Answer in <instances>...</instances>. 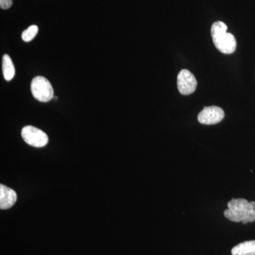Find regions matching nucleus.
<instances>
[{"mask_svg": "<svg viewBox=\"0 0 255 255\" xmlns=\"http://www.w3.org/2000/svg\"><path fill=\"white\" fill-rule=\"evenodd\" d=\"M226 219L233 222L243 224L255 221V202L245 199H233L228 203V209L224 211Z\"/></svg>", "mask_w": 255, "mask_h": 255, "instance_id": "obj_1", "label": "nucleus"}, {"mask_svg": "<svg viewBox=\"0 0 255 255\" xmlns=\"http://www.w3.org/2000/svg\"><path fill=\"white\" fill-rule=\"evenodd\" d=\"M227 26L223 21H216L211 26V36L215 46L224 54H231L236 49V40L227 32Z\"/></svg>", "mask_w": 255, "mask_h": 255, "instance_id": "obj_2", "label": "nucleus"}, {"mask_svg": "<svg viewBox=\"0 0 255 255\" xmlns=\"http://www.w3.org/2000/svg\"><path fill=\"white\" fill-rule=\"evenodd\" d=\"M31 93L36 100L41 102H48L54 97L51 84L44 77L37 76L31 84Z\"/></svg>", "mask_w": 255, "mask_h": 255, "instance_id": "obj_3", "label": "nucleus"}, {"mask_svg": "<svg viewBox=\"0 0 255 255\" xmlns=\"http://www.w3.org/2000/svg\"><path fill=\"white\" fill-rule=\"evenodd\" d=\"M21 136L26 143L36 147H43L48 142L46 132L31 126H26L21 130Z\"/></svg>", "mask_w": 255, "mask_h": 255, "instance_id": "obj_4", "label": "nucleus"}, {"mask_svg": "<svg viewBox=\"0 0 255 255\" xmlns=\"http://www.w3.org/2000/svg\"><path fill=\"white\" fill-rule=\"evenodd\" d=\"M197 81L194 75L187 70H182L177 77V87L183 95H189L195 92Z\"/></svg>", "mask_w": 255, "mask_h": 255, "instance_id": "obj_5", "label": "nucleus"}, {"mask_svg": "<svg viewBox=\"0 0 255 255\" xmlns=\"http://www.w3.org/2000/svg\"><path fill=\"white\" fill-rule=\"evenodd\" d=\"M225 117V113L222 109L216 106L204 107L198 115L199 123L205 125H213L221 122Z\"/></svg>", "mask_w": 255, "mask_h": 255, "instance_id": "obj_6", "label": "nucleus"}, {"mask_svg": "<svg viewBox=\"0 0 255 255\" xmlns=\"http://www.w3.org/2000/svg\"><path fill=\"white\" fill-rule=\"evenodd\" d=\"M17 195L11 188L1 184L0 185V209H9L16 203Z\"/></svg>", "mask_w": 255, "mask_h": 255, "instance_id": "obj_7", "label": "nucleus"}, {"mask_svg": "<svg viewBox=\"0 0 255 255\" xmlns=\"http://www.w3.org/2000/svg\"><path fill=\"white\" fill-rule=\"evenodd\" d=\"M232 255H255V241H246L234 247Z\"/></svg>", "mask_w": 255, "mask_h": 255, "instance_id": "obj_8", "label": "nucleus"}, {"mask_svg": "<svg viewBox=\"0 0 255 255\" xmlns=\"http://www.w3.org/2000/svg\"><path fill=\"white\" fill-rule=\"evenodd\" d=\"M2 71L4 78L6 81H10L14 78L15 68L9 55H4L2 58Z\"/></svg>", "mask_w": 255, "mask_h": 255, "instance_id": "obj_9", "label": "nucleus"}, {"mask_svg": "<svg viewBox=\"0 0 255 255\" xmlns=\"http://www.w3.org/2000/svg\"><path fill=\"white\" fill-rule=\"evenodd\" d=\"M38 32V26H37L36 25H32V26H29L27 29L23 31L22 34H21V38H22L23 41L26 42L31 41L35 38V36H36Z\"/></svg>", "mask_w": 255, "mask_h": 255, "instance_id": "obj_10", "label": "nucleus"}, {"mask_svg": "<svg viewBox=\"0 0 255 255\" xmlns=\"http://www.w3.org/2000/svg\"><path fill=\"white\" fill-rule=\"evenodd\" d=\"M13 0H0V7L2 9H7L12 5Z\"/></svg>", "mask_w": 255, "mask_h": 255, "instance_id": "obj_11", "label": "nucleus"}]
</instances>
